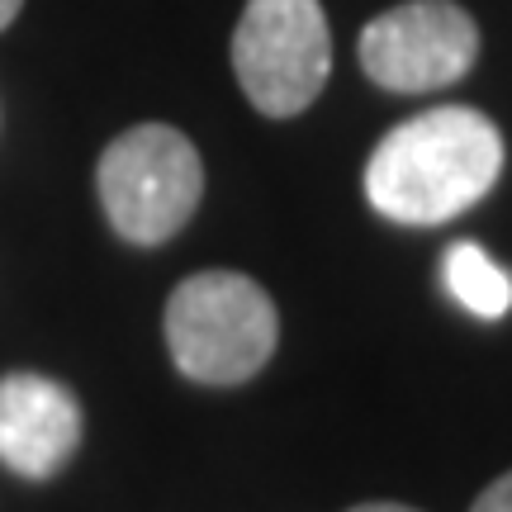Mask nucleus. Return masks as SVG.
<instances>
[{"label": "nucleus", "mask_w": 512, "mask_h": 512, "mask_svg": "<svg viewBox=\"0 0 512 512\" xmlns=\"http://www.w3.org/2000/svg\"><path fill=\"white\" fill-rule=\"evenodd\" d=\"M470 512H512V470L503 479H494V484L479 494V503Z\"/></svg>", "instance_id": "obj_8"}, {"label": "nucleus", "mask_w": 512, "mask_h": 512, "mask_svg": "<svg viewBox=\"0 0 512 512\" xmlns=\"http://www.w3.org/2000/svg\"><path fill=\"white\" fill-rule=\"evenodd\" d=\"M351 512H418V508H403V503H361V508Z\"/></svg>", "instance_id": "obj_9"}, {"label": "nucleus", "mask_w": 512, "mask_h": 512, "mask_svg": "<svg viewBox=\"0 0 512 512\" xmlns=\"http://www.w3.org/2000/svg\"><path fill=\"white\" fill-rule=\"evenodd\" d=\"M441 275L456 304H465L475 318H503L512 309V275L479 242H456L441 261Z\"/></svg>", "instance_id": "obj_7"}, {"label": "nucleus", "mask_w": 512, "mask_h": 512, "mask_svg": "<svg viewBox=\"0 0 512 512\" xmlns=\"http://www.w3.org/2000/svg\"><path fill=\"white\" fill-rule=\"evenodd\" d=\"M95 181L114 233L138 247H157L190 223L204 195V166L185 133L138 124L105 147Z\"/></svg>", "instance_id": "obj_3"}, {"label": "nucleus", "mask_w": 512, "mask_h": 512, "mask_svg": "<svg viewBox=\"0 0 512 512\" xmlns=\"http://www.w3.org/2000/svg\"><path fill=\"white\" fill-rule=\"evenodd\" d=\"M81 441V408L72 389L43 375L0 380V460L29 479H48L72 460Z\"/></svg>", "instance_id": "obj_6"}, {"label": "nucleus", "mask_w": 512, "mask_h": 512, "mask_svg": "<svg viewBox=\"0 0 512 512\" xmlns=\"http://www.w3.org/2000/svg\"><path fill=\"white\" fill-rule=\"evenodd\" d=\"M242 95L271 119L309 110L332 72L328 15L318 0H247L233 34Z\"/></svg>", "instance_id": "obj_4"}, {"label": "nucleus", "mask_w": 512, "mask_h": 512, "mask_svg": "<svg viewBox=\"0 0 512 512\" xmlns=\"http://www.w3.org/2000/svg\"><path fill=\"white\" fill-rule=\"evenodd\" d=\"M19 5H24V0H0V29H5V24L19 15Z\"/></svg>", "instance_id": "obj_10"}, {"label": "nucleus", "mask_w": 512, "mask_h": 512, "mask_svg": "<svg viewBox=\"0 0 512 512\" xmlns=\"http://www.w3.org/2000/svg\"><path fill=\"white\" fill-rule=\"evenodd\" d=\"M479 29L456 0H403L361 34V67L375 86L399 95L451 86L475 67Z\"/></svg>", "instance_id": "obj_5"}, {"label": "nucleus", "mask_w": 512, "mask_h": 512, "mask_svg": "<svg viewBox=\"0 0 512 512\" xmlns=\"http://www.w3.org/2000/svg\"><path fill=\"white\" fill-rule=\"evenodd\" d=\"M498 128L470 105H441L399 124L366 162V200L394 223H446L494 190Z\"/></svg>", "instance_id": "obj_1"}, {"label": "nucleus", "mask_w": 512, "mask_h": 512, "mask_svg": "<svg viewBox=\"0 0 512 512\" xmlns=\"http://www.w3.org/2000/svg\"><path fill=\"white\" fill-rule=\"evenodd\" d=\"M280 318L271 294L238 271H200L166 299V347L181 375L242 384L271 361Z\"/></svg>", "instance_id": "obj_2"}]
</instances>
